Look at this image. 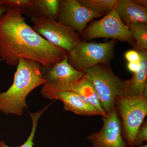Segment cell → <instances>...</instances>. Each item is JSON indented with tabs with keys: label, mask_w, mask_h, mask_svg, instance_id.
<instances>
[{
	"label": "cell",
	"mask_w": 147,
	"mask_h": 147,
	"mask_svg": "<svg viewBox=\"0 0 147 147\" xmlns=\"http://www.w3.org/2000/svg\"><path fill=\"white\" fill-rule=\"evenodd\" d=\"M7 9L5 5L0 3V17L1 16L7 11Z\"/></svg>",
	"instance_id": "24"
},
{
	"label": "cell",
	"mask_w": 147,
	"mask_h": 147,
	"mask_svg": "<svg viewBox=\"0 0 147 147\" xmlns=\"http://www.w3.org/2000/svg\"><path fill=\"white\" fill-rule=\"evenodd\" d=\"M0 3L5 5L7 9H21L24 13L25 11L31 8L33 0H0Z\"/></svg>",
	"instance_id": "19"
},
{
	"label": "cell",
	"mask_w": 147,
	"mask_h": 147,
	"mask_svg": "<svg viewBox=\"0 0 147 147\" xmlns=\"http://www.w3.org/2000/svg\"><path fill=\"white\" fill-rule=\"evenodd\" d=\"M132 1L138 5L142 6L147 8V0H132Z\"/></svg>",
	"instance_id": "23"
},
{
	"label": "cell",
	"mask_w": 147,
	"mask_h": 147,
	"mask_svg": "<svg viewBox=\"0 0 147 147\" xmlns=\"http://www.w3.org/2000/svg\"><path fill=\"white\" fill-rule=\"evenodd\" d=\"M81 36L84 41L111 38L133 44L134 40L128 27L123 23L115 8L100 20L91 22Z\"/></svg>",
	"instance_id": "8"
},
{
	"label": "cell",
	"mask_w": 147,
	"mask_h": 147,
	"mask_svg": "<svg viewBox=\"0 0 147 147\" xmlns=\"http://www.w3.org/2000/svg\"><path fill=\"white\" fill-rule=\"evenodd\" d=\"M31 21L35 31L48 42L67 53L82 40L78 33L57 20L33 16Z\"/></svg>",
	"instance_id": "7"
},
{
	"label": "cell",
	"mask_w": 147,
	"mask_h": 147,
	"mask_svg": "<svg viewBox=\"0 0 147 147\" xmlns=\"http://www.w3.org/2000/svg\"><path fill=\"white\" fill-rule=\"evenodd\" d=\"M140 63L139 62H128L127 67L129 71L135 73L140 68Z\"/></svg>",
	"instance_id": "22"
},
{
	"label": "cell",
	"mask_w": 147,
	"mask_h": 147,
	"mask_svg": "<svg viewBox=\"0 0 147 147\" xmlns=\"http://www.w3.org/2000/svg\"><path fill=\"white\" fill-rule=\"evenodd\" d=\"M48 106L49 105L46 106L45 108H43L42 110L39 111V112H37V113H29L30 116L31 118L32 124L31 132L30 136L28 137L26 141L23 145H21L20 146L16 147H33L34 145L33 140L34 139L36 131L38 121L39 118L42 115V113H44L48 108ZM0 147H16L9 146L6 144L3 141H0Z\"/></svg>",
	"instance_id": "18"
},
{
	"label": "cell",
	"mask_w": 147,
	"mask_h": 147,
	"mask_svg": "<svg viewBox=\"0 0 147 147\" xmlns=\"http://www.w3.org/2000/svg\"><path fill=\"white\" fill-rule=\"evenodd\" d=\"M125 57L128 62H139L140 55L137 50H129L125 54Z\"/></svg>",
	"instance_id": "21"
},
{
	"label": "cell",
	"mask_w": 147,
	"mask_h": 147,
	"mask_svg": "<svg viewBox=\"0 0 147 147\" xmlns=\"http://www.w3.org/2000/svg\"><path fill=\"white\" fill-rule=\"evenodd\" d=\"M138 51L140 55V68L131 79L124 81V96H147V51Z\"/></svg>",
	"instance_id": "11"
},
{
	"label": "cell",
	"mask_w": 147,
	"mask_h": 147,
	"mask_svg": "<svg viewBox=\"0 0 147 147\" xmlns=\"http://www.w3.org/2000/svg\"><path fill=\"white\" fill-rule=\"evenodd\" d=\"M127 27L131 36L136 41V50L147 51V24L134 22Z\"/></svg>",
	"instance_id": "16"
},
{
	"label": "cell",
	"mask_w": 147,
	"mask_h": 147,
	"mask_svg": "<svg viewBox=\"0 0 147 147\" xmlns=\"http://www.w3.org/2000/svg\"><path fill=\"white\" fill-rule=\"evenodd\" d=\"M71 91L77 94L88 104L92 105L100 112L108 114L101 107L99 96L94 85L86 73L81 79L72 85Z\"/></svg>",
	"instance_id": "14"
},
{
	"label": "cell",
	"mask_w": 147,
	"mask_h": 147,
	"mask_svg": "<svg viewBox=\"0 0 147 147\" xmlns=\"http://www.w3.org/2000/svg\"><path fill=\"white\" fill-rule=\"evenodd\" d=\"M103 16L82 5L78 0H61L57 21L82 35L88 24Z\"/></svg>",
	"instance_id": "9"
},
{
	"label": "cell",
	"mask_w": 147,
	"mask_h": 147,
	"mask_svg": "<svg viewBox=\"0 0 147 147\" xmlns=\"http://www.w3.org/2000/svg\"><path fill=\"white\" fill-rule=\"evenodd\" d=\"M147 141V120L143 122L137 131L134 138L133 146L139 147L143 146Z\"/></svg>",
	"instance_id": "20"
},
{
	"label": "cell",
	"mask_w": 147,
	"mask_h": 147,
	"mask_svg": "<svg viewBox=\"0 0 147 147\" xmlns=\"http://www.w3.org/2000/svg\"><path fill=\"white\" fill-rule=\"evenodd\" d=\"M82 5L90 10L107 14L115 8L117 0H78Z\"/></svg>",
	"instance_id": "17"
},
{
	"label": "cell",
	"mask_w": 147,
	"mask_h": 147,
	"mask_svg": "<svg viewBox=\"0 0 147 147\" xmlns=\"http://www.w3.org/2000/svg\"><path fill=\"white\" fill-rule=\"evenodd\" d=\"M116 44L114 39L104 42L82 40L68 52L69 63L77 71H82L98 64L110 65Z\"/></svg>",
	"instance_id": "3"
},
{
	"label": "cell",
	"mask_w": 147,
	"mask_h": 147,
	"mask_svg": "<svg viewBox=\"0 0 147 147\" xmlns=\"http://www.w3.org/2000/svg\"><path fill=\"white\" fill-rule=\"evenodd\" d=\"M103 125L100 131L93 132L87 137L92 147H127L121 134L122 124L116 107L102 117Z\"/></svg>",
	"instance_id": "10"
},
{
	"label": "cell",
	"mask_w": 147,
	"mask_h": 147,
	"mask_svg": "<svg viewBox=\"0 0 147 147\" xmlns=\"http://www.w3.org/2000/svg\"><path fill=\"white\" fill-rule=\"evenodd\" d=\"M56 100H59L63 102L65 110L76 115L100 116L102 117L108 115L85 102L77 94L72 91L59 92L56 95Z\"/></svg>",
	"instance_id": "12"
},
{
	"label": "cell",
	"mask_w": 147,
	"mask_h": 147,
	"mask_svg": "<svg viewBox=\"0 0 147 147\" xmlns=\"http://www.w3.org/2000/svg\"><path fill=\"white\" fill-rule=\"evenodd\" d=\"M116 107L123 121L127 146H133L134 138L147 114V96H121L117 97Z\"/></svg>",
	"instance_id": "6"
},
{
	"label": "cell",
	"mask_w": 147,
	"mask_h": 147,
	"mask_svg": "<svg viewBox=\"0 0 147 147\" xmlns=\"http://www.w3.org/2000/svg\"><path fill=\"white\" fill-rule=\"evenodd\" d=\"M42 73L45 80L41 93L44 97L56 100L59 92L71 91V86L85 74L84 71L74 69L67 60V56L51 66H42Z\"/></svg>",
	"instance_id": "5"
},
{
	"label": "cell",
	"mask_w": 147,
	"mask_h": 147,
	"mask_svg": "<svg viewBox=\"0 0 147 147\" xmlns=\"http://www.w3.org/2000/svg\"><path fill=\"white\" fill-rule=\"evenodd\" d=\"M115 8L127 26L134 22L147 24V7L138 5L132 0H117Z\"/></svg>",
	"instance_id": "13"
},
{
	"label": "cell",
	"mask_w": 147,
	"mask_h": 147,
	"mask_svg": "<svg viewBox=\"0 0 147 147\" xmlns=\"http://www.w3.org/2000/svg\"><path fill=\"white\" fill-rule=\"evenodd\" d=\"M60 2V0H33L32 6L28 10L34 12L32 17L57 20Z\"/></svg>",
	"instance_id": "15"
},
{
	"label": "cell",
	"mask_w": 147,
	"mask_h": 147,
	"mask_svg": "<svg viewBox=\"0 0 147 147\" xmlns=\"http://www.w3.org/2000/svg\"><path fill=\"white\" fill-rule=\"evenodd\" d=\"M13 84L6 91L0 94V111L6 115L21 116L28 105L26 98L45 80L42 73V65L26 59L18 61Z\"/></svg>",
	"instance_id": "2"
},
{
	"label": "cell",
	"mask_w": 147,
	"mask_h": 147,
	"mask_svg": "<svg viewBox=\"0 0 147 147\" xmlns=\"http://www.w3.org/2000/svg\"><path fill=\"white\" fill-rule=\"evenodd\" d=\"M139 147H147V145L146 144L144 145H143V146H140Z\"/></svg>",
	"instance_id": "25"
},
{
	"label": "cell",
	"mask_w": 147,
	"mask_h": 147,
	"mask_svg": "<svg viewBox=\"0 0 147 147\" xmlns=\"http://www.w3.org/2000/svg\"><path fill=\"white\" fill-rule=\"evenodd\" d=\"M84 72L94 85L103 110L110 113L116 107L117 97L123 95V80L115 74L110 65H97Z\"/></svg>",
	"instance_id": "4"
},
{
	"label": "cell",
	"mask_w": 147,
	"mask_h": 147,
	"mask_svg": "<svg viewBox=\"0 0 147 147\" xmlns=\"http://www.w3.org/2000/svg\"><path fill=\"white\" fill-rule=\"evenodd\" d=\"M17 9H7L0 17V58L7 64L17 65L20 59L44 66L62 61L68 53L48 42L26 23Z\"/></svg>",
	"instance_id": "1"
}]
</instances>
